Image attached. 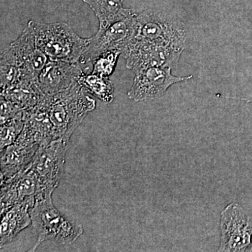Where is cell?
Listing matches in <instances>:
<instances>
[{"label":"cell","mask_w":252,"mask_h":252,"mask_svg":"<svg viewBox=\"0 0 252 252\" xmlns=\"http://www.w3.org/2000/svg\"><path fill=\"white\" fill-rule=\"evenodd\" d=\"M78 82L89 94L97 97L104 104L111 103L114 100V84L108 77H101L91 72H83Z\"/></svg>","instance_id":"obj_15"},{"label":"cell","mask_w":252,"mask_h":252,"mask_svg":"<svg viewBox=\"0 0 252 252\" xmlns=\"http://www.w3.org/2000/svg\"><path fill=\"white\" fill-rule=\"evenodd\" d=\"M42 196L39 182L30 167L14 177L1 182L0 213L17 204L34 206L36 199Z\"/></svg>","instance_id":"obj_12"},{"label":"cell","mask_w":252,"mask_h":252,"mask_svg":"<svg viewBox=\"0 0 252 252\" xmlns=\"http://www.w3.org/2000/svg\"><path fill=\"white\" fill-rule=\"evenodd\" d=\"M221 97L223 98H227V99H238V100L245 101V102H248V103H250V102H252V99H246V98H239V97H225V96H221Z\"/></svg>","instance_id":"obj_20"},{"label":"cell","mask_w":252,"mask_h":252,"mask_svg":"<svg viewBox=\"0 0 252 252\" xmlns=\"http://www.w3.org/2000/svg\"><path fill=\"white\" fill-rule=\"evenodd\" d=\"M83 72L79 63L49 60L39 74L36 84L43 94H57L78 81Z\"/></svg>","instance_id":"obj_13"},{"label":"cell","mask_w":252,"mask_h":252,"mask_svg":"<svg viewBox=\"0 0 252 252\" xmlns=\"http://www.w3.org/2000/svg\"><path fill=\"white\" fill-rule=\"evenodd\" d=\"M34 33L36 46L51 61L79 63L90 38L78 35L67 23H28Z\"/></svg>","instance_id":"obj_2"},{"label":"cell","mask_w":252,"mask_h":252,"mask_svg":"<svg viewBox=\"0 0 252 252\" xmlns=\"http://www.w3.org/2000/svg\"><path fill=\"white\" fill-rule=\"evenodd\" d=\"M218 252H252V224L241 206L230 203L220 212Z\"/></svg>","instance_id":"obj_6"},{"label":"cell","mask_w":252,"mask_h":252,"mask_svg":"<svg viewBox=\"0 0 252 252\" xmlns=\"http://www.w3.org/2000/svg\"><path fill=\"white\" fill-rule=\"evenodd\" d=\"M121 55L122 51L119 50H113L99 55L93 61L91 73L101 77H109L114 72Z\"/></svg>","instance_id":"obj_17"},{"label":"cell","mask_w":252,"mask_h":252,"mask_svg":"<svg viewBox=\"0 0 252 252\" xmlns=\"http://www.w3.org/2000/svg\"><path fill=\"white\" fill-rule=\"evenodd\" d=\"M31 209L27 204L20 203L1 214L0 248L11 243L20 232L32 224Z\"/></svg>","instance_id":"obj_14"},{"label":"cell","mask_w":252,"mask_h":252,"mask_svg":"<svg viewBox=\"0 0 252 252\" xmlns=\"http://www.w3.org/2000/svg\"><path fill=\"white\" fill-rule=\"evenodd\" d=\"M67 144L56 140L40 146L30 168L35 175L42 196L52 195L64 171Z\"/></svg>","instance_id":"obj_7"},{"label":"cell","mask_w":252,"mask_h":252,"mask_svg":"<svg viewBox=\"0 0 252 252\" xmlns=\"http://www.w3.org/2000/svg\"><path fill=\"white\" fill-rule=\"evenodd\" d=\"M1 61L13 63L22 68L37 81L49 59L38 49L34 33L28 24L19 37L1 53Z\"/></svg>","instance_id":"obj_10"},{"label":"cell","mask_w":252,"mask_h":252,"mask_svg":"<svg viewBox=\"0 0 252 252\" xmlns=\"http://www.w3.org/2000/svg\"><path fill=\"white\" fill-rule=\"evenodd\" d=\"M170 67H152L135 72L133 84L127 93L129 99L135 102L152 100L162 97L175 84L190 80L193 76L176 77Z\"/></svg>","instance_id":"obj_9"},{"label":"cell","mask_w":252,"mask_h":252,"mask_svg":"<svg viewBox=\"0 0 252 252\" xmlns=\"http://www.w3.org/2000/svg\"><path fill=\"white\" fill-rule=\"evenodd\" d=\"M184 49L134 37L122 50L126 67L134 73L152 67H170L178 66Z\"/></svg>","instance_id":"obj_5"},{"label":"cell","mask_w":252,"mask_h":252,"mask_svg":"<svg viewBox=\"0 0 252 252\" xmlns=\"http://www.w3.org/2000/svg\"><path fill=\"white\" fill-rule=\"evenodd\" d=\"M137 16V13L133 10L124 8L114 21L106 27L98 29L97 33L90 38V42L79 64L82 66L92 63L99 55L107 51H122L136 35Z\"/></svg>","instance_id":"obj_4"},{"label":"cell","mask_w":252,"mask_h":252,"mask_svg":"<svg viewBox=\"0 0 252 252\" xmlns=\"http://www.w3.org/2000/svg\"><path fill=\"white\" fill-rule=\"evenodd\" d=\"M31 215L32 225L37 233V240L31 252L36 251L46 241L62 245L72 244L84 233L82 225L69 220L55 207L52 195L36 198Z\"/></svg>","instance_id":"obj_3"},{"label":"cell","mask_w":252,"mask_h":252,"mask_svg":"<svg viewBox=\"0 0 252 252\" xmlns=\"http://www.w3.org/2000/svg\"><path fill=\"white\" fill-rule=\"evenodd\" d=\"M26 119L24 117L14 118L1 124L0 151L16 142L24 129Z\"/></svg>","instance_id":"obj_18"},{"label":"cell","mask_w":252,"mask_h":252,"mask_svg":"<svg viewBox=\"0 0 252 252\" xmlns=\"http://www.w3.org/2000/svg\"><path fill=\"white\" fill-rule=\"evenodd\" d=\"M17 117L26 119V110L1 96V124Z\"/></svg>","instance_id":"obj_19"},{"label":"cell","mask_w":252,"mask_h":252,"mask_svg":"<svg viewBox=\"0 0 252 252\" xmlns=\"http://www.w3.org/2000/svg\"><path fill=\"white\" fill-rule=\"evenodd\" d=\"M90 6L99 21L98 29H102L114 21L124 9V0H83Z\"/></svg>","instance_id":"obj_16"},{"label":"cell","mask_w":252,"mask_h":252,"mask_svg":"<svg viewBox=\"0 0 252 252\" xmlns=\"http://www.w3.org/2000/svg\"><path fill=\"white\" fill-rule=\"evenodd\" d=\"M39 147L40 145L25 126L16 142L1 151V182L27 170Z\"/></svg>","instance_id":"obj_11"},{"label":"cell","mask_w":252,"mask_h":252,"mask_svg":"<svg viewBox=\"0 0 252 252\" xmlns=\"http://www.w3.org/2000/svg\"><path fill=\"white\" fill-rule=\"evenodd\" d=\"M41 99L46 104L56 138L67 144L88 113L96 107L95 100L78 81L57 94H43Z\"/></svg>","instance_id":"obj_1"},{"label":"cell","mask_w":252,"mask_h":252,"mask_svg":"<svg viewBox=\"0 0 252 252\" xmlns=\"http://www.w3.org/2000/svg\"><path fill=\"white\" fill-rule=\"evenodd\" d=\"M135 38L143 40L170 44L185 49L187 35L182 23L173 21L156 10L142 11L137 16Z\"/></svg>","instance_id":"obj_8"}]
</instances>
